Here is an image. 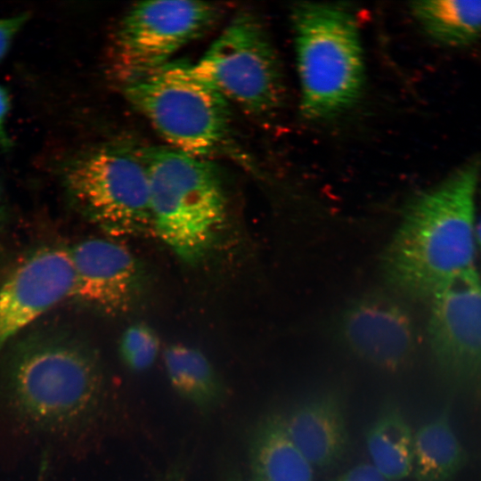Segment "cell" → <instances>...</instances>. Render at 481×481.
<instances>
[{
  "instance_id": "6da1fadb",
  "label": "cell",
  "mask_w": 481,
  "mask_h": 481,
  "mask_svg": "<svg viewBox=\"0 0 481 481\" xmlns=\"http://www.w3.org/2000/svg\"><path fill=\"white\" fill-rule=\"evenodd\" d=\"M1 380L10 410L29 428L67 434L96 413L103 378L94 350L57 326L29 328L6 347Z\"/></svg>"
},
{
  "instance_id": "7a4b0ae2",
  "label": "cell",
  "mask_w": 481,
  "mask_h": 481,
  "mask_svg": "<svg viewBox=\"0 0 481 481\" xmlns=\"http://www.w3.org/2000/svg\"><path fill=\"white\" fill-rule=\"evenodd\" d=\"M478 175L479 163L470 161L407 203L382 256L393 288L430 299L451 278L475 266Z\"/></svg>"
},
{
  "instance_id": "3957f363",
  "label": "cell",
  "mask_w": 481,
  "mask_h": 481,
  "mask_svg": "<svg viewBox=\"0 0 481 481\" xmlns=\"http://www.w3.org/2000/svg\"><path fill=\"white\" fill-rule=\"evenodd\" d=\"M291 21L302 115L322 120L348 110L365 79L355 15L337 4L302 2L292 8Z\"/></svg>"
},
{
  "instance_id": "277c9868",
  "label": "cell",
  "mask_w": 481,
  "mask_h": 481,
  "mask_svg": "<svg viewBox=\"0 0 481 481\" xmlns=\"http://www.w3.org/2000/svg\"><path fill=\"white\" fill-rule=\"evenodd\" d=\"M150 184L151 229L180 258L192 262L211 247L225 222L219 172L207 159L171 147L143 152Z\"/></svg>"
},
{
  "instance_id": "5b68a950",
  "label": "cell",
  "mask_w": 481,
  "mask_h": 481,
  "mask_svg": "<svg viewBox=\"0 0 481 481\" xmlns=\"http://www.w3.org/2000/svg\"><path fill=\"white\" fill-rule=\"evenodd\" d=\"M124 93L175 150L207 159L229 138V102L189 64L170 62L124 85Z\"/></svg>"
},
{
  "instance_id": "8992f818",
  "label": "cell",
  "mask_w": 481,
  "mask_h": 481,
  "mask_svg": "<svg viewBox=\"0 0 481 481\" xmlns=\"http://www.w3.org/2000/svg\"><path fill=\"white\" fill-rule=\"evenodd\" d=\"M191 69L251 114H270L282 103L284 76L277 51L263 21L249 10L231 19Z\"/></svg>"
},
{
  "instance_id": "52a82bcc",
  "label": "cell",
  "mask_w": 481,
  "mask_h": 481,
  "mask_svg": "<svg viewBox=\"0 0 481 481\" xmlns=\"http://www.w3.org/2000/svg\"><path fill=\"white\" fill-rule=\"evenodd\" d=\"M64 183L75 204L106 232L151 229L150 184L143 154L102 147L73 159Z\"/></svg>"
},
{
  "instance_id": "ba28073f",
  "label": "cell",
  "mask_w": 481,
  "mask_h": 481,
  "mask_svg": "<svg viewBox=\"0 0 481 481\" xmlns=\"http://www.w3.org/2000/svg\"><path fill=\"white\" fill-rule=\"evenodd\" d=\"M221 8L213 3L168 0L135 4L122 18L111 47V69L122 85L170 63L171 58L208 31Z\"/></svg>"
},
{
  "instance_id": "9c48e42d",
  "label": "cell",
  "mask_w": 481,
  "mask_h": 481,
  "mask_svg": "<svg viewBox=\"0 0 481 481\" xmlns=\"http://www.w3.org/2000/svg\"><path fill=\"white\" fill-rule=\"evenodd\" d=\"M431 352L450 387L481 402V279L476 267L446 281L430 298Z\"/></svg>"
},
{
  "instance_id": "30bf717a",
  "label": "cell",
  "mask_w": 481,
  "mask_h": 481,
  "mask_svg": "<svg viewBox=\"0 0 481 481\" xmlns=\"http://www.w3.org/2000/svg\"><path fill=\"white\" fill-rule=\"evenodd\" d=\"M69 249L44 247L26 257L0 287V353L44 314L71 297Z\"/></svg>"
},
{
  "instance_id": "8fae6325",
  "label": "cell",
  "mask_w": 481,
  "mask_h": 481,
  "mask_svg": "<svg viewBox=\"0 0 481 481\" xmlns=\"http://www.w3.org/2000/svg\"><path fill=\"white\" fill-rule=\"evenodd\" d=\"M337 335L355 356L385 371L405 367L416 349L410 314L384 294H367L349 303L338 320Z\"/></svg>"
},
{
  "instance_id": "7c38bea8",
  "label": "cell",
  "mask_w": 481,
  "mask_h": 481,
  "mask_svg": "<svg viewBox=\"0 0 481 481\" xmlns=\"http://www.w3.org/2000/svg\"><path fill=\"white\" fill-rule=\"evenodd\" d=\"M74 269L72 296L108 313L125 311L135 292L134 257L122 244L89 239L69 249Z\"/></svg>"
},
{
  "instance_id": "4fadbf2b",
  "label": "cell",
  "mask_w": 481,
  "mask_h": 481,
  "mask_svg": "<svg viewBox=\"0 0 481 481\" xmlns=\"http://www.w3.org/2000/svg\"><path fill=\"white\" fill-rule=\"evenodd\" d=\"M288 436L314 467L335 463L347 446L345 405L338 394L309 399L283 416Z\"/></svg>"
},
{
  "instance_id": "5bb4252c",
  "label": "cell",
  "mask_w": 481,
  "mask_h": 481,
  "mask_svg": "<svg viewBox=\"0 0 481 481\" xmlns=\"http://www.w3.org/2000/svg\"><path fill=\"white\" fill-rule=\"evenodd\" d=\"M252 481H313V466L293 444L283 416L270 415L255 428L249 443Z\"/></svg>"
},
{
  "instance_id": "9a60e30c",
  "label": "cell",
  "mask_w": 481,
  "mask_h": 481,
  "mask_svg": "<svg viewBox=\"0 0 481 481\" xmlns=\"http://www.w3.org/2000/svg\"><path fill=\"white\" fill-rule=\"evenodd\" d=\"M451 404L413 434L416 481H448L466 465L468 454L450 420Z\"/></svg>"
},
{
  "instance_id": "2e32d148",
  "label": "cell",
  "mask_w": 481,
  "mask_h": 481,
  "mask_svg": "<svg viewBox=\"0 0 481 481\" xmlns=\"http://www.w3.org/2000/svg\"><path fill=\"white\" fill-rule=\"evenodd\" d=\"M163 361L172 388L200 411L211 412L225 400V387L200 350L173 344L165 349Z\"/></svg>"
},
{
  "instance_id": "e0dca14e",
  "label": "cell",
  "mask_w": 481,
  "mask_h": 481,
  "mask_svg": "<svg viewBox=\"0 0 481 481\" xmlns=\"http://www.w3.org/2000/svg\"><path fill=\"white\" fill-rule=\"evenodd\" d=\"M371 465L387 481H399L412 473L413 434L399 408L383 409L366 434Z\"/></svg>"
},
{
  "instance_id": "ac0fdd59",
  "label": "cell",
  "mask_w": 481,
  "mask_h": 481,
  "mask_svg": "<svg viewBox=\"0 0 481 481\" xmlns=\"http://www.w3.org/2000/svg\"><path fill=\"white\" fill-rule=\"evenodd\" d=\"M425 33L447 46H462L481 37V1L425 0L411 4Z\"/></svg>"
},
{
  "instance_id": "d6986e66",
  "label": "cell",
  "mask_w": 481,
  "mask_h": 481,
  "mask_svg": "<svg viewBox=\"0 0 481 481\" xmlns=\"http://www.w3.org/2000/svg\"><path fill=\"white\" fill-rule=\"evenodd\" d=\"M159 346V339L151 328L136 323L129 326L121 335L119 356L129 371L143 372L156 362Z\"/></svg>"
},
{
  "instance_id": "ffe728a7",
  "label": "cell",
  "mask_w": 481,
  "mask_h": 481,
  "mask_svg": "<svg viewBox=\"0 0 481 481\" xmlns=\"http://www.w3.org/2000/svg\"><path fill=\"white\" fill-rule=\"evenodd\" d=\"M29 20L28 13L0 18V61L6 55L14 37Z\"/></svg>"
},
{
  "instance_id": "44dd1931",
  "label": "cell",
  "mask_w": 481,
  "mask_h": 481,
  "mask_svg": "<svg viewBox=\"0 0 481 481\" xmlns=\"http://www.w3.org/2000/svg\"><path fill=\"white\" fill-rule=\"evenodd\" d=\"M338 481H387L371 464H360L344 473Z\"/></svg>"
},
{
  "instance_id": "7402d4cb",
  "label": "cell",
  "mask_w": 481,
  "mask_h": 481,
  "mask_svg": "<svg viewBox=\"0 0 481 481\" xmlns=\"http://www.w3.org/2000/svg\"><path fill=\"white\" fill-rule=\"evenodd\" d=\"M10 109V98L7 91L0 86V147L7 150L12 143L5 128V121Z\"/></svg>"
},
{
  "instance_id": "603a6c76",
  "label": "cell",
  "mask_w": 481,
  "mask_h": 481,
  "mask_svg": "<svg viewBox=\"0 0 481 481\" xmlns=\"http://www.w3.org/2000/svg\"><path fill=\"white\" fill-rule=\"evenodd\" d=\"M162 481H185V469L181 464H175L166 473Z\"/></svg>"
},
{
  "instance_id": "cb8c5ba5",
  "label": "cell",
  "mask_w": 481,
  "mask_h": 481,
  "mask_svg": "<svg viewBox=\"0 0 481 481\" xmlns=\"http://www.w3.org/2000/svg\"><path fill=\"white\" fill-rule=\"evenodd\" d=\"M48 461L45 457L42 458L37 481H47Z\"/></svg>"
},
{
  "instance_id": "d4e9b609",
  "label": "cell",
  "mask_w": 481,
  "mask_h": 481,
  "mask_svg": "<svg viewBox=\"0 0 481 481\" xmlns=\"http://www.w3.org/2000/svg\"><path fill=\"white\" fill-rule=\"evenodd\" d=\"M475 239L476 242H477V244L481 248V219L477 227L475 228Z\"/></svg>"
},
{
  "instance_id": "484cf974",
  "label": "cell",
  "mask_w": 481,
  "mask_h": 481,
  "mask_svg": "<svg viewBox=\"0 0 481 481\" xmlns=\"http://www.w3.org/2000/svg\"><path fill=\"white\" fill-rule=\"evenodd\" d=\"M227 481H244L237 476H232L227 479Z\"/></svg>"
},
{
  "instance_id": "4316f807",
  "label": "cell",
  "mask_w": 481,
  "mask_h": 481,
  "mask_svg": "<svg viewBox=\"0 0 481 481\" xmlns=\"http://www.w3.org/2000/svg\"><path fill=\"white\" fill-rule=\"evenodd\" d=\"M0 221H1V207H0Z\"/></svg>"
}]
</instances>
